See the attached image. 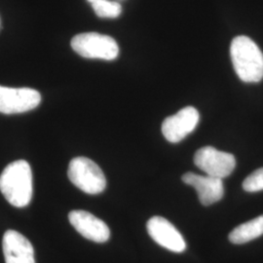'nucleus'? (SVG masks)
<instances>
[{"label": "nucleus", "instance_id": "nucleus-13", "mask_svg": "<svg viewBox=\"0 0 263 263\" xmlns=\"http://www.w3.org/2000/svg\"><path fill=\"white\" fill-rule=\"evenodd\" d=\"M91 5L96 15L100 18L114 19L119 17L122 12V7L119 3L108 0H95Z\"/></svg>", "mask_w": 263, "mask_h": 263}, {"label": "nucleus", "instance_id": "nucleus-9", "mask_svg": "<svg viewBox=\"0 0 263 263\" xmlns=\"http://www.w3.org/2000/svg\"><path fill=\"white\" fill-rule=\"evenodd\" d=\"M68 220L79 234L90 241L104 243L110 237V230L105 222L86 211L76 210L70 212Z\"/></svg>", "mask_w": 263, "mask_h": 263}, {"label": "nucleus", "instance_id": "nucleus-6", "mask_svg": "<svg viewBox=\"0 0 263 263\" xmlns=\"http://www.w3.org/2000/svg\"><path fill=\"white\" fill-rule=\"evenodd\" d=\"M41 96L30 88H10L0 86V112L4 114L27 112L37 107Z\"/></svg>", "mask_w": 263, "mask_h": 263}, {"label": "nucleus", "instance_id": "nucleus-14", "mask_svg": "<svg viewBox=\"0 0 263 263\" xmlns=\"http://www.w3.org/2000/svg\"><path fill=\"white\" fill-rule=\"evenodd\" d=\"M243 188L247 192H258L263 190V168L254 171L243 182Z\"/></svg>", "mask_w": 263, "mask_h": 263}, {"label": "nucleus", "instance_id": "nucleus-4", "mask_svg": "<svg viewBox=\"0 0 263 263\" xmlns=\"http://www.w3.org/2000/svg\"><path fill=\"white\" fill-rule=\"evenodd\" d=\"M71 47L87 59L112 61L119 55V47L112 37L97 32L77 34L71 39Z\"/></svg>", "mask_w": 263, "mask_h": 263}, {"label": "nucleus", "instance_id": "nucleus-1", "mask_svg": "<svg viewBox=\"0 0 263 263\" xmlns=\"http://www.w3.org/2000/svg\"><path fill=\"white\" fill-rule=\"evenodd\" d=\"M0 190L12 206L25 208L32 198V172L27 161L12 162L0 176Z\"/></svg>", "mask_w": 263, "mask_h": 263}, {"label": "nucleus", "instance_id": "nucleus-10", "mask_svg": "<svg viewBox=\"0 0 263 263\" xmlns=\"http://www.w3.org/2000/svg\"><path fill=\"white\" fill-rule=\"evenodd\" d=\"M182 181L196 189L199 200L204 206L215 204L223 197L224 187L222 179L186 173L182 176Z\"/></svg>", "mask_w": 263, "mask_h": 263}, {"label": "nucleus", "instance_id": "nucleus-3", "mask_svg": "<svg viewBox=\"0 0 263 263\" xmlns=\"http://www.w3.org/2000/svg\"><path fill=\"white\" fill-rule=\"evenodd\" d=\"M67 176L69 180L87 194H100L106 187L102 169L89 158L76 157L70 161Z\"/></svg>", "mask_w": 263, "mask_h": 263}, {"label": "nucleus", "instance_id": "nucleus-5", "mask_svg": "<svg viewBox=\"0 0 263 263\" xmlns=\"http://www.w3.org/2000/svg\"><path fill=\"white\" fill-rule=\"evenodd\" d=\"M194 163L208 176L223 179L232 174L236 167L235 157L212 146L200 148L194 155Z\"/></svg>", "mask_w": 263, "mask_h": 263}, {"label": "nucleus", "instance_id": "nucleus-8", "mask_svg": "<svg viewBox=\"0 0 263 263\" xmlns=\"http://www.w3.org/2000/svg\"><path fill=\"white\" fill-rule=\"evenodd\" d=\"M147 231L151 238L161 247L174 253H182L186 243L179 230L162 216H153L147 221Z\"/></svg>", "mask_w": 263, "mask_h": 263}, {"label": "nucleus", "instance_id": "nucleus-15", "mask_svg": "<svg viewBox=\"0 0 263 263\" xmlns=\"http://www.w3.org/2000/svg\"><path fill=\"white\" fill-rule=\"evenodd\" d=\"M87 1H88V2H90V3H93L95 0H87Z\"/></svg>", "mask_w": 263, "mask_h": 263}, {"label": "nucleus", "instance_id": "nucleus-11", "mask_svg": "<svg viewBox=\"0 0 263 263\" xmlns=\"http://www.w3.org/2000/svg\"><path fill=\"white\" fill-rule=\"evenodd\" d=\"M2 248L6 263H35L32 245L18 231L8 230L5 232Z\"/></svg>", "mask_w": 263, "mask_h": 263}, {"label": "nucleus", "instance_id": "nucleus-2", "mask_svg": "<svg viewBox=\"0 0 263 263\" xmlns=\"http://www.w3.org/2000/svg\"><path fill=\"white\" fill-rule=\"evenodd\" d=\"M230 56L236 73L246 83H256L263 78V54L252 39L245 35L234 38Z\"/></svg>", "mask_w": 263, "mask_h": 263}, {"label": "nucleus", "instance_id": "nucleus-12", "mask_svg": "<svg viewBox=\"0 0 263 263\" xmlns=\"http://www.w3.org/2000/svg\"><path fill=\"white\" fill-rule=\"evenodd\" d=\"M263 234V215L237 226L229 234V241L236 245L245 244Z\"/></svg>", "mask_w": 263, "mask_h": 263}, {"label": "nucleus", "instance_id": "nucleus-7", "mask_svg": "<svg viewBox=\"0 0 263 263\" xmlns=\"http://www.w3.org/2000/svg\"><path fill=\"white\" fill-rule=\"evenodd\" d=\"M199 118L200 116L196 108L192 106L184 107L164 120L162 124V133L167 141L177 143L195 130Z\"/></svg>", "mask_w": 263, "mask_h": 263}]
</instances>
